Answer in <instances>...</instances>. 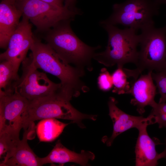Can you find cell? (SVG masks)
Listing matches in <instances>:
<instances>
[{
  "instance_id": "obj_1",
  "label": "cell",
  "mask_w": 166,
  "mask_h": 166,
  "mask_svg": "<svg viewBox=\"0 0 166 166\" xmlns=\"http://www.w3.org/2000/svg\"><path fill=\"white\" fill-rule=\"evenodd\" d=\"M30 50L29 56L34 66L59 78L63 91L73 97H78L81 92L88 91L81 80L84 70L70 65L48 44L34 37Z\"/></svg>"
},
{
  "instance_id": "obj_2",
  "label": "cell",
  "mask_w": 166,
  "mask_h": 166,
  "mask_svg": "<svg viewBox=\"0 0 166 166\" xmlns=\"http://www.w3.org/2000/svg\"><path fill=\"white\" fill-rule=\"evenodd\" d=\"M71 19L62 20L47 31L44 38L46 43L68 64L84 70H91V59L100 46L93 47L81 40L70 26Z\"/></svg>"
},
{
  "instance_id": "obj_3",
  "label": "cell",
  "mask_w": 166,
  "mask_h": 166,
  "mask_svg": "<svg viewBox=\"0 0 166 166\" xmlns=\"http://www.w3.org/2000/svg\"><path fill=\"white\" fill-rule=\"evenodd\" d=\"M73 97L63 92L40 99L29 101L23 118V128H27L34 121L45 119L70 120L81 128L85 119L95 121L96 115L82 113L71 104Z\"/></svg>"
},
{
  "instance_id": "obj_4",
  "label": "cell",
  "mask_w": 166,
  "mask_h": 166,
  "mask_svg": "<svg viewBox=\"0 0 166 166\" xmlns=\"http://www.w3.org/2000/svg\"><path fill=\"white\" fill-rule=\"evenodd\" d=\"M107 32L108 44L103 51L96 53L93 58L107 67L115 65L123 67L125 64L136 65L138 58L140 36L135 30L126 28L120 29L115 26L101 25Z\"/></svg>"
},
{
  "instance_id": "obj_5",
  "label": "cell",
  "mask_w": 166,
  "mask_h": 166,
  "mask_svg": "<svg viewBox=\"0 0 166 166\" xmlns=\"http://www.w3.org/2000/svg\"><path fill=\"white\" fill-rule=\"evenodd\" d=\"M160 5L156 0H126L113 6V12L103 24H120L136 31L154 25L153 18L159 14Z\"/></svg>"
},
{
  "instance_id": "obj_6",
  "label": "cell",
  "mask_w": 166,
  "mask_h": 166,
  "mask_svg": "<svg viewBox=\"0 0 166 166\" xmlns=\"http://www.w3.org/2000/svg\"><path fill=\"white\" fill-rule=\"evenodd\" d=\"M141 30L136 68L141 72L144 70L160 72L166 61V24L158 28L151 26Z\"/></svg>"
},
{
  "instance_id": "obj_7",
  "label": "cell",
  "mask_w": 166,
  "mask_h": 166,
  "mask_svg": "<svg viewBox=\"0 0 166 166\" xmlns=\"http://www.w3.org/2000/svg\"><path fill=\"white\" fill-rule=\"evenodd\" d=\"M15 5L38 31L45 32L60 22L73 20L77 13L41 0H16Z\"/></svg>"
},
{
  "instance_id": "obj_8",
  "label": "cell",
  "mask_w": 166,
  "mask_h": 166,
  "mask_svg": "<svg viewBox=\"0 0 166 166\" xmlns=\"http://www.w3.org/2000/svg\"><path fill=\"white\" fill-rule=\"evenodd\" d=\"M22 63V74L15 83L14 92L31 101L62 91L61 83L53 82L46 73L38 71L33 64L30 56Z\"/></svg>"
},
{
  "instance_id": "obj_9",
  "label": "cell",
  "mask_w": 166,
  "mask_h": 166,
  "mask_svg": "<svg viewBox=\"0 0 166 166\" xmlns=\"http://www.w3.org/2000/svg\"><path fill=\"white\" fill-rule=\"evenodd\" d=\"M29 101L19 93H0V133L19 136Z\"/></svg>"
},
{
  "instance_id": "obj_10",
  "label": "cell",
  "mask_w": 166,
  "mask_h": 166,
  "mask_svg": "<svg viewBox=\"0 0 166 166\" xmlns=\"http://www.w3.org/2000/svg\"><path fill=\"white\" fill-rule=\"evenodd\" d=\"M34 37L29 20L22 16L18 26L9 39L6 50L0 54V61H9L18 74L20 65L26 58Z\"/></svg>"
},
{
  "instance_id": "obj_11",
  "label": "cell",
  "mask_w": 166,
  "mask_h": 166,
  "mask_svg": "<svg viewBox=\"0 0 166 166\" xmlns=\"http://www.w3.org/2000/svg\"><path fill=\"white\" fill-rule=\"evenodd\" d=\"M117 101L111 97L108 102L109 115L113 123V131L109 138L103 137L102 141L108 146L112 144L115 138L119 135L128 130L137 128L141 124L147 123L150 125L154 124L153 115L150 114L147 117L142 116H132L126 113L119 109L117 105Z\"/></svg>"
},
{
  "instance_id": "obj_12",
  "label": "cell",
  "mask_w": 166,
  "mask_h": 166,
  "mask_svg": "<svg viewBox=\"0 0 166 166\" xmlns=\"http://www.w3.org/2000/svg\"><path fill=\"white\" fill-rule=\"evenodd\" d=\"M147 123L142 124L137 129L139 134L135 147V166H156L158 160L163 158V153H158L156 145L160 144L157 139H152L147 131Z\"/></svg>"
},
{
  "instance_id": "obj_13",
  "label": "cell",
  "mask_w": 166,
  "mask_h": 166,
  "mask_svg": "<svg viewBox=\"0 0 166 166\" xmlns=\"http://www.w3.org/2000/svg\"><path fill=\"white\" fill-rule=\"evenodd\" d=\"M153 71H148L147 74L141 75L134 82L127 94L133 97L130 103L136 106L141 115L145 112L147 106L152 107L156 102L154 100L156 94V86L152 77Z\"/></svg>"
},
{
  "instance_id": "obj_14",
  "label": "cell",
  "mask_w": 166,
  "mask_h": 166,
  "mask_svg": "<svg viewBox=\"0 0 166 166\" xmlns=\"http://www.w3.org/2000/svg\"><path fill=\"white\" fill-rule=\"evenodd\" d=\"M34 123L24 129L23 138L0 166H40L39 157L29 146L27 140L34 128Z\"/></svg>"
},
{
  "instance_id": "obj_15",
  "label": "cell",
  "mask_w": 166,
  "mask_h": 166,
  "mask_svg": "<svg viewBox=\"0 0 166 166\" xmlns=\"http://www.w3.org/2000/svg\"><path fill=\"white\" fill-rule=\"evenodd\" d=\"M95 155L92 152L84 150L80 153L67 148L59 140L50 152L45 157H39L41 166L48 164L58 163L63 165L65 163H74L82 166H86L90 160H93Z\"/></svg>"
},
{
  "instance_id": "obj_16",
  "label": "cell",
  "mask_w": 166,
  "mask_h": 166,
  "mask_svg": "<svg viewBox=\"0 0 166 166\" xmlns=\"http://www.w3.org/2000/svg\"><path fill=\"white\" fill-rule=\"evenodd\" d=\"M21 11L16 6L2 0L0 3V47L7 48L9 39L18 26Z\"/></svg>"
},
{
  "instance_id": "obj_17",
  "label": "cell",
  "mask_w": 166,
  "mask_h": 166,
  "mask_svg": "<svg viewBox=\"0 0 166 166\" xmlns=\"http://www.w3.org/2000/svg\"><path fill=\"white\" fill-rule=\"evenodd\" d=\"M141 73L137 68L131 69L117 67L111 74L113 85L112 92L118 94H127Z\"/></svg>"
},
{
  "instance_id": "obj_18",
  "label": "cell",
  "mask_w": 166,
  "mask_h": 166,
  "mask_svg": "<svg viewBox=\"0 0 166 166\" xmlns=\"http://www.w3.org/2000/svg\"><path fill=\"white\" fill-rule=\"evenodd\" d=\"M68 124L56 119L41 120L36 127L37 133L40 141L48 142L53 141L61 134Z\"/></svg>"
},
{
  "instance_id": "obj_19",
  "label": "cell",
  "mask_w": 166,
  "mask_h": 166,
  "mask_svg": "<svg viewBox=\"0 0 166 166\" xmlns=\"http://www.w3.org/2000/svg\"><path fill=\"white\" fill-rule=\"evenodd\" d=\"M19 78L9 61H2L0 64V93H14L15 83Z\"/></svg>"
},
{
  "instance_id": "obj_20",
  "label": "cell",
  "mask_w": 166,
  "mask_h": 166,
  "mask_svg": "<svg viewBox=\"0 0 166 166\" xmlns=\"http://www.w3.org/2000/svg\"><path fill=\"white\" fill-rule=\"evenodd\" d=\"M20 140L19 136L6 132L0 133V158L2 161L9 155Z\"/></svg>"
},
{
  "instance_id": "obj_21",
  "label": "cell",
  "mask_w": 166,
  "mask_h": 166,
  "mask_svg": "<svg viewBox=\"0 0 166 166\" xmlns=\"http://www.w3.org/2000/svg\"><path fill=\"white\" fill-rule=\"evenodd\" d=\"M152 77L156 83L158 93L160 97L158 103L166 102L165 97L166 95V74L162 72L152 73Z\"/></svg>"
},
{
  "instance_id": "obj_22",
  "label": "cell",
  "mask_w": 166,
  "mask_h": 166,
  "mask_svg": "<svg viewBox=\"0 0 166 166\" xmlns=\"http://www.w3.org/2000/svg\"><path fill=\"white\" fill-rule=\"evenodd\" d=\"M99 89L103 91H108L113 88L112 75L105 68H102L97 78Z\"/></svg>"
},
{
  "instance_id": "obj_23",
  "label": "cell",
  "mask_w": 166,
  "mask_h": 166,
  "mask_svg": "<svg viewBox=\"0 0 166 166\" xmlns=\"http://www.w3.org/2000/svg\"><path fill=\"white\" fill-rule=\"evenodd\" d=\"M152 109L151 113L153 115L166 114V102L157 103L156 102L152 107Z\"/></svg>"
},
{
  "instance_id": "obj_24",
  "label": "cell",
  "mask_w": 166,
  "mask_h": 166,
  "mask_svg": "<svg viewBox=\"0 0 166 166\" xmlns=\"http://www.w3.org/2000/svg\"><path fill=\"white\" fill-rule=\"evenodd\" d=\"M152 115L154 116V123H157L159 128H166V114Z\"/></svg>"
},
{
  "instance_id": "obj_25",
  "label": "cell",
  "mask_w": 166,
  "mask_h": 166,
  "mask_svg": "<svg viewBox=\"0 0 166 166\" xmlns=\"http://www.w3.org/2000/svg\"><path fill=\"white\" fill-rule=\"evenodd\" d=\"M64 6L70 10L81 14V11L76 7L75 4L77 0H64Z\"/></svg>"
},
{
  "instance_id": "obj_26",
  "label": "cell",
  "mask_w": 166,
  "mask_h": 166,
  "mask_svg": "<svg viewBox=\"0 0 166 166\" xmlns=\"http://www.w3.org/2000/svg\"><path fill=\"white\" fill-rule=\"evenodd\" d=\"M50 4L62 7L64 6V0H41Z\"/></svg>"
},
{
  "instance_id": "obj_27",
  "label": "cell",
  "mask_w": 166,
  "mask_h": 166,
  "mask_svg": "<svg viewBox=\"0 0 166 166\" xmlns=\"http://www.w3.org/2000/svg\"><path fill=\"white\" fill-rule=\"evenodd\" d=\"M165 148L164 150L162 152L163 154V158H164L166 159V138L165 139Z\"/></svg>"
},
{
  "instance_id": "obj_28",
  "label": "cell",
  "mask_w": 166,
  "mask_h": 166,
  "mask_svg": "<svg viewBox=\"0 0 166 166\" xmlns=\"http://www.w3.org/2000/svg\"><path fill=\"white\" fill-rule=\"evenodd\" d=\"M160 5L164 4L166 5V0H156Z\"/></svg>"
},
{
  "instance_id": "obj_29",
  "label": "cell",
  "mask_w": 166,
  "mask_h": 166,
  "mask_svg": "<svg viewBox=\"0 0 166 166\" xmlns=\"http://www.w3.org/2000/svg\"><path fill=\"white\" fill-rule=\"evenodd\" d=\"M12 4H15L16 0H4Z\"/></svg>"
},
{
  "instance_id": "obj_30",
  "label": "cell",
  "mask_w": 166,
  "mask_h": 166,
  "mask_svg": "<svg viewBox=\"0 0 166 166\" xmlns=\"http://www.w3.org/2000/svg\"><path fill=\"white\" fill-rule=\"evenodd\" d=\"M161 72H162L166 74V61L164 66Z\"/></svg>"
}]
</instances>
